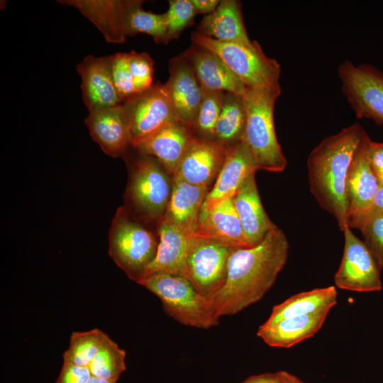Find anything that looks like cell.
Wrapping results in <instances>:
<instances>
[{"instance_id":"cell-27","label":"cell","mask_w":383,"mask_h":383,"mask_svg":"<svg viewBox=\"0 0 383 383\" xmlns=\"http://www.w3.org/2000/svg\"><path fill=\"white\" fill-rule=\"evenodd\" d=\"M142 1L119 0L118 15L126 37L138 33L150 35L155 43H165L167 34L166 13H155L142 8Z\"/></svg>"},{"instance_id":"cell-14","label":"cell","mask_w":383,"mask_h":383,"mask_svg":"<svg viewBox=\"0 0 383 383\" xmlns=\"http://www.w3.org/2000/svg\"><path fill=\"white\" fill-rule=\"evenodd\" d=\"M257 170L253 157L242 142L228 147L223 165L213 187L206 195L199 218L221 202L233 198L245 179Z\"/></svg>"},{"instance_id":"cell-4","label":"cell","mask_w":383,"mask_h":383,"mask_svg":"<svg viewBox=\"0 0 383 383\" xmlns=\"http://www.w3.org/2000/svg\"><path fill=\"white\" fill-rule=\"evenodd\" d=\"M193 45L218 55L233 72L250 88L281 89V66L277 60L265 55L255 40L249 45L222 42L192 33Z\"/></svg>"},{"instance_id":"cell-36","label":"cell","mask_w":383,"mask_h":383,"mask_svg":"<svg viewBox=\"0 0 383 383\" xmlns=\"http://www.w3.org/2000/svg\"><path fill=\"white\" fill-rule=\"evenodd\" d=\"M130 68L136 94L149 89L153 85L154 62L146 52L131 51Z\"/></svg>"},{"instance_id":"cell-35","label":"cell","mask_w":383,"mask_h":383,"mask_svg":"<svg viewBox=\"0 0 383 383\" xmlns=\"http://www.w3.org/2000/svg\"><path fill=\"white\" fill-rule=\"evenodd\" d=\"M352 228L360 231L365 243L383 269V216H367L354 223Z\"/></svg>"},{"instance_id":"cell-26","label":"cell","mask_w":383,"mask_h":383,"mask_svg":"<svg viewBox=\"0 0 383 383\" xmlns=\"http://www.w3.org/2000/svg\"><path fill=\"white\" fill-rule=\"evenodd\" d=\"M337 295L334 286L296 294L275 305L266 322L273 323L291 317L330 311L337 304Z\"/></svg>"},{"instance_id":"cell-19","label":"cell","mask_w":383,"mask_h":383,"mask_svg":"<svg viewBox=\"0 0 383 383\" xmlns=\"http://www.w3.org/2000/svg\"><path fill=\"white\" fill-rule=\"evenodd\" d=\"M193 132L192 128L174 121L133 147L140 154L156 158L166 171L174 175L195 136Z\"/></svg>"},{"instance_id":"cell-16","label":"cell","mask_w":383,"mask_h":383,"mask_svg":"<svg viewBox=\"0 0 383 383\" xmlns=\"http://www.w3.org/2000/svg\"><path fill=\"white\" fill-rule=\"evenodd\" d=\"M83 101L89 112L122 104L113 82L109 57L86 56L77 65Z\"/></svg>"},{"instance_id":"cell-10","label":"cell","mask_w":383,"mask_h":383,"mask_svg":"<svg viewBox=\"0 0 383 383\" xmlns=\"http://www.w3.org/2000/svg\"><path fill=\"white\" fill-rule=\"evenodd\" d=\"M122 104L130 126L132 147L178 121L164 84H153Z\"/></svg>"},{"instance_id":"cell-18","label":"cell","mask_w":383,"mask_h":383,"mask_svg":"<svg viewBox=\"0 0 383 383\" xmlns=\"http://www.w3.org/2000/svg\"><path fill=\"white\" fill-rule=\"evenodd\" d=\"M85 123L92 139L111 157L121 156L132 146L130 126L123 104L89 112Z\"/></svg>"},{"instance_id":"cell-31","label":"cell","mask_w":383,"mask_h":383,"mask_svg":"<svg viewBox=\"0 0 383 383\" xmlns=\"http://www.w3.org/2000/svg\"><path fill=\"white\" fill-rule=\"evenodd\" d=\"M126 351L109 338L88 367L94 377L117 381L126 370Z\"/></svg>"},{"instance_id":"cell-44","label":"cell","mask_w":383,"mask_h":383,"mask_svg":"<svg viewBox=\"0 0 383 383\" xmlns=\"http://www.w3.org/2000/svg\"><path fill=\"white\" fill-rule=\"evenodd\" d=\"M377 178L379 188L383 189V170L374 172Z\"/></svg>"},{"instance_id":"cell-29","label":"cell","mask_w":383,"mask_h":383,"mask_svg":"<svg viewBox=\"0 0 383 383\" xmlns=\"http://www.w3.org/2000/svg\"><path fill=\"white\" fill-rule=\"evenodd\" d=\"M246 119L243 96L226 92L214 140L229 147L240 141Z\"/></svg>"},{"instance_id":"cell-25","label":"cell","mask_w":383,"mask_h":383,"mask_svg":"<svg viewBox=\"0 0 383 383\" xmlns=\"http://www.w3.org/2000/svg\"><path fill=\"white\" fill-rule=\"evenodd\" d=\"M196 31L222 42L252 43L243 22L241 3L237 0H221L213 12L202 18Z\"/></svg>"},{"instance_id":"cell-38","label":"cell","mask_w":383,"mask_h":383,"mask_svg":"<svg viewBox=\"0 0 383 383\" xmlns=\"http://www.w3.org/2000/svg\"><path fill=\"white\" fill-rule=\"evenodd\" d=\"M369 158L374 172L383 170V143L375 142L370 139Z\"/></svg>"},{"instance_id":"cell-21","label":"cell","mask_w":383,"mask_h":383,"mask_svg":"<svg viewBox=\"0 0 383 383\" xmlns=\"http://www.w3.org/2000/svg\"><path fill=\"white\" fill-rule=\"evenodd\" d=\"M196 235L233 248L253 246L244 233L233 198L221 202L199 218Z\"/></svg>"},{"instance_id":"cell-6","label":"cell","mask_w":383,"mask_h":383,"mask_svg":"<svg viewBox=\"0 0 383 383\" xmlns=\"http://www.w3.org/2000/svg\"><path fill=\"white\" fill-rule=\"evenodd\" d=\"M109 240L111 257L138 284L157 255L159 243L154 235L119 208L111 223Z\"/></svg>"},{"instance_id":"cell-22","label":"cell","mask_w":383,"mask_h":383,"mask_svg":"<svg viewBox=\"0 0 383 383\" xmlns=\"http://www.w3.org/2000/svg\"><path fill=\"white\" fill-rule=\"evenodd\" d=\"M255 174L245 179L233 197L244 233L252 245L260 243L277 226L263 208Z\"/></svg>"},{"instance_id":"cell-32","label":"cell","mask_w":383,"mask_h":383,"mask_svg":"<svg viewBox=\"0 0 383 383\" xmlns=\"http://www.w3.org/2000/svg\"><path fill=\"white\" fill-rule=\"evenodd\" d=\"M225 93L203 89L202 100L193 126V131L201 135L199 138L214 140L215 129L221 111Z\"/></svg>"},{"instance_id":"cell-3","label":"cell","mask_w":383,"mask_h":383,"mask_svg":"<svg viewBox=\"0 0 383 383\" xmlns=\"http://www.w3.org/2000/svg\"><path fill=\"white\" fill-rule=\"evenodd\" d=\"M281 89L250 88L243 95L246 111L240 138L253 157L258 170L281 172L287 161L277 140L274 122L275 102Z\"/></svg>"},{"instance_id":"cell-34","label":"cell","mask_w":383,"mask_h":383,"mask_svg":"<svg viewBox=\"0 0 383 383\" xmlns=\"http://www.w3.org/2000/svg\"><path fill=\"white\" fill-rule=\"evenodd\" d=\"M109 57L113 82L123 103L136 94L130 68V53L118 52Z\"/></svg>"},{"instance_id":"cell-39","label":"cell","mask_w":383,"mask_h":383,"mask_svg":"<svg viewBox=\"0 0 383 383\" xmlns=\"http://www.w3.org/2000/svg\"><path fill=\"white\" fill-rule=\"evenodd\" d=\"M370 215H382L383 216V189L379 188L370 206L365 213L360 218L352 222L349 225V228L357 221L358 220Z\"/></svg>"},{"instance_id":"cell-17","label":"cell","mask_w":383,"mask_h":383,"mask_svg":"<svg viewBox=\"0 0 383 383\" xmlns=\"http://www.w3.org/2000/svg\"><path fill=\"white\" fill-rule=\"evenodd\" d=\"M160 241L155 260L146 269L144 277L165 273L184 278L187 257L196 238L162 217L158 221ZM142 280V279H141Z\"/></svg>"},{"instance_id":"cell-13","label":"cell","mask_w":383,"mask_h":383,"mask_svg":"<svg viewBox=\"0 0 383 383\" xmlns=\"http://www.w3.org/2000/svg\"><path fill=\"white\" fill-rule=\"evenodd\" d=\"M227 148L215 140L194 136L173 177L196 186H208L217 177Z\"/></svg>"},{"instance_id":"cell-42","label":"cell","mask_w":383,"mask_h":383,"mask_svg":"<svg viewBox=\"0 0 383 383\" xmlns=\"http://www.w3.org/2000/svg\"><path fill=\"white\" fill-rule=\"evenodd\" d=\"M285 383H305L300 378L287 371H280Z\"/></svg>"},{"instance_id":"cell-40","label":"cell","mask_w":383,"mask_h":383,"mask_svg":"<svg viewBox=\"0 0 383 383\" xmlns=\"http://www.w3.org/2000/svg\"><path fill=\"white\" fill-rule=\"evenodd\" d=\"M242 383H285L281 372L252 375Z\"/></svg>"},{"instance_id":"cell-23","label":"cell","mask_w":383,"mask_h":383,"mask_svg":"<svg viewBox=\"0 0 383 383\" xmlns=\"http://www.w3.org/2000/svg\"><path fill=\"white\" fill-rule=\"evenodd\" d=\"M330 311L265 322L257 335L270 347L289 348L313 336L323 326Z\"/></svg>"},{"instance_id":"cell-12","label":"cell","mask_w":383,"mask_h":383,"mask_svg":"<svg viewBox=\"0 0 383 383\" xmlns=\"http://www.w3.org/2000/svg\"><path fill=\"white\" fill-rule=\"evenodd\" d=\"M169 72V79L164 86L177 120L193 129L203 97V89L183 54L171 59Z\"/></svg>"},{"instance_id":"cell-30","label":"cell","mask_w":383,"mask_h":383,"mask_svg":"<svg viewBox=\"0 0 383 383\" xmlns=\"http://www.w3.org/2000/svg\"><path fill=\"white\" fill-rule=\"evenodd\" d=\"M109 336L99 328L87 331H74L70 345L63 353L64 362L89 367Z\"/></svg>"},{"instance_id":"cell-7","label":"cell","mask_w":383,"mask_h":383,"mask_svg":"<svg viewBox=\"0 0 383 383\" xmlns=\"http://www.w3.org/2000/svg\"><path fill=\"white\" fill-rule=\"evenodd\" d=\"M341 91L357 118L383 125V71L345 60L338 68Z\"/></svg>"},{"instance_id":"cell-11","label":"cell","mask_w":383,"mask_h":383,"mask_svg":"<svg viewBox=\"0 0 383 383\" xmlns=\"http://www.w3.org/2000/svg\"><path fill=\"white\" fill-rule=\"evenodd\" d=\"M343 255L334 276L337 287L352 292H378L382 288L381 267L366 245L347 227Z\"/></svg>"},{"instance_id":"cell-24","label":"cell","mask_w":383,"mask_h":383,"mask_svg":"<svg viewBox=\"0 0 383 383\" xmlns=\"http://www.w3.org/2000/svg\"><path fill=\"white\" fill-rule=\"evenodd\" d=\"M208 193V186L193 185L173 177L171 196L162 217L196 235L201 209Z\"/></svg>"},{"instance_id":"cell-9","label":"cell","mask_w":383,"mask_h":383,"mask_svg":"<svg viewBox=\"0 0 383 383\" xmlns=\"http://www.w3.org/2000/svg\"><path fill=\"white\" fill-rule=\"evenodd\" d=\"M135 165L129 187L133 205L143 216L161 218L171 196L172 182L152 156L143 155Z\"/></svg>"},{"instance_id":"cell-1","label":"cell","mask_w":383,"mask_h":383,"mask_svg":"<svg viewBox=\"0 0 383 383\" xmlns=\"http://www.w3.org/2000/svg\"><path fill=\"white\" fill-rule=\"evenodd\" d=\"M289 244L276 226L258 244L231 253L223 287L209 301L216 316L239 313L259 301L284 268Z\"/></svg>"},{"instance_id":"cell-5","label":"cell","mask_w":383,"mask_h":383,"mask_svg":"<svg viewBox=\"0 0 383 383\" xmlns=\"http://www.w3.org/2000/svg\"><path fill=\"white\" fill-rule=\"evenodd\" d=\"M161 301L164 311L184 326L208 329L219 323L210 301L199 294L185 278L165 273L152 274L138 283Z\"/></svg>"},{"instance_id":"cell-43","label":"cell","mask_w":383,"mask_h":383,"mask_svg":"<svg viewBox=\"0 0 383 383\" xmlns=\"http://www.w3.org/2000/svg\"><path fill=\"white\" fill-rule=\"evenodd\" d=\"M117 381L115 380H106L91 376L88 383H116Z\"/></svg>"},{"instance_id":"cell-37","label":"cell","mask_w":383,"mask_h":383,"mask_svg":"<svg viewBox=\"0 0 383 383\" xmlns=\"http://www.w3.org/2000/svg\"><path fill=\"white\" fill-rule=\"evenodd\" d=\"M91 376L88 367L63 362L55 383H88Z\"/></svg>"},{"instance_id":"cell-2","label":"cell","mask_w":383,"mask_h":383,"mask_svg":"<svg viewBox=\"0 0 383 383\" xmlns=\"http://www.w3.org/2000/svg\"><path fill=\"white\" fill-rule=\"evenodd\" d=\"M367 134L361 125L353 123L321 140L307 158L310 192L321 207L335 218L343 232L348 227V171Z\"/></svg>"},{"instance_id":"cell-8","label":"cell","mask_w":383,"mask_h":383,"mask_svg":"<svg viewBox=\"0 0 383 383\" xmlns=\"http://www.w3.org/2000/svg\"><path fill=\"white\" fill-rule=\"evenodd\" d=\"M235 249L196 237L187 257L184 278L199 294L210 300L226 282L228 260Z\"/></svg>"},{"instance_id":"cell-41","label":"cell","mask_w":383,"mask_h":383,"mask_svg":"<svg viewBox=\"0 0 383 383\" xmlns=\"http://www.w3.org/2000/svg\"><path fill=\"white\" fill-rule=\"evenodd\" d=\"M197 14H209L215 11L220 0H191Z\"/></svg>"},{"instance_id":"cell-20","label":"cell","mask_w":383,"mask_h":383,"mask_svg":"<svg viewBox=\"0 0 383 383\" xmlns=\"http://www.w3.org/2000/svg\"><path fill=\"white\" fill-rule=\"evenodd\" d=\"M203 89L243 96L247 87L216 54L192 45L184 53Z\"/></svg>"},{"instance_id":"cell-15","label":"cell","mask_w":383,"mask_h":383,"mask_svg":"<svg viewBox=\"0 0 383 383\" xmlns=\"http://www.w3.org/2000/svg\"><path fill=\"white\" fill-rule=\"evenodd\" d=\"M370 140L367 134L357 148L348 171L346 195L348 227L365 213L379 188L369 158Z\"/></svg>"},{"instance_id":"cell-28","label":"cell","mask_w":383,"mask_h":383,"mask_svg":"<svg viewBox=\"0 0 383 383\" xmlns=\"http://www.w3.org/2000/svg\"><path fill=\"white\" fill-rule=\"evenodd\" d=\"M60 4L77 9L91 21L111 43H123L124 35L118 15V0H60Z\"/></svg>"},{"instance_id":"cell-33","label":"cell","mask_w":383,"mask_h":383,"mask_svg":"<svg viewBox=\"0 0 383 383\" xmlns=\"http://www.w3.org/2000/svg\"><path fill=\"white\" fill-rule=\"evenodd\" d=\"M165 13L167 28L165 43L177 38L184 29L190 26L197 14L191 0H170Z\"/></svg>"}]
</instances>
